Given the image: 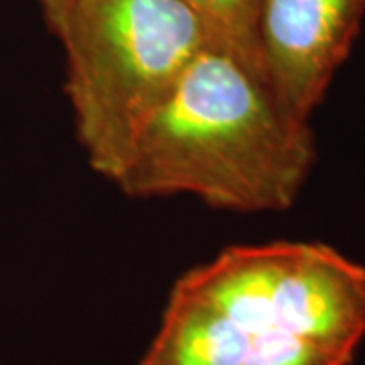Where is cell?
<instances>
[{
	"instance_id": "cell-2",
	"label": "cell",
	"mask_w": 365,
	"mask_h": 365,
	"mask_svg": "<svg viewBox=\"0 0 365 365\" xmlns=\"http://www.w3.org/2000/svg\"><path fill=\"white\" fill-rule=\"evenodd\" d=\"M317 158L311 122L290 116L223 41L199 51L114 179L136 199L193 195L240 213L284 211Z\"/></svg>"
},
{
	"instance_id": "cell-4",
	"label": "cell",
	"mask_w": 365,
	"mask_h": 365,
	"mask_svg": "<svg viewBox=\"0 0 365 365\" xmlns=\"http://www.w3.org/2000/svg\"><path fill=\"white\" fill-rule=\"evenodd\" d=\"M364 19L365 0H262V69L290 116L311 122L347 61Z\"/></svg>"
},
{
	"instance_id": "cell-3",
	"label": "cell",
	"mask_w": 365,
	"mask_h": 365,
	"mask_svg": "<svg viewBox=\"0 0 365 365\" xmlns=\"http://www.w3.org/2000/svg\"><path fill=\"white\" fill-rule=\"evenodd\" d=\"M90 167L114 181L199 51L217 37L182 0H71L49 23Z\"/></svg>"
},
{
	"instance_id": "cell-1",
	"label": "cell",
	"mask_w": 365,
	"mask_h": 365,
	"mask_svg": "<svg viewBox=\"0 0 365 365\" xmlns=\"http://www.w3.org/2000/svg\"><path fill=\"white\" fill-rule=\"evenodd\" d=\"M365 266L321 242L232 246L175 282L138 365H351Z\"/></svg>"
},
{
	"instance_id": "cell-5",
	"label": "cell",
	"mask_w": 365,
	"mask_h": 365,
	"mask_svg": "<svg viewBox=\"0 0 365 365\" xmlns=\"http://www.w3.org/2000/svg\"><path fill=\"white\" fill-rule=\"evenodd\" d=\"M191 6L209 31L232 47L244 61L264 76L258 49V14L262 0H182ZM266 78V76H264Z\"/></svg>"
},
{
	"instance_id": "cell-6",
	"label": "cell",
	"mask_w": 365,
	"mask_h": 365,
	"mask_svg": "<svg viewBox=\"0 0 365 365\" xmlns=\"http://www.w3.org/2000/svg\"><path fill=\"white\" fill-rule=\"evenodd\" d=\"M39 4L41 13L45 16V23L49 25L53 23L59 14L66 11V6L71 2V0H35Z\"/></svg>"
}]
</instances>
